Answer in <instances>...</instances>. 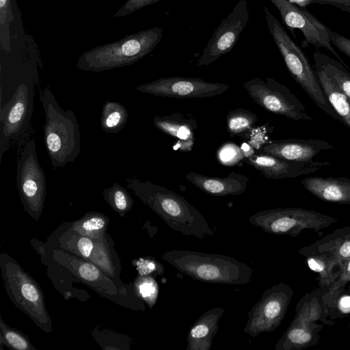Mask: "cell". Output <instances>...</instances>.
I'll list each match as a JSON object with an SVG mask.
<instances>
[{
	"label": "cell",
	"instance_id": "6da1fadb",
	"mask_svg": "<svg viewBox=\"0 0 350 350\" xmlns=\"http://www.w3.org/2000/svg\"><path fill=\"white\" fill-rule=\"evenodd\" d=\"M126 183L128 188L172 230L200 239L214 234L202 214L179 194L165 187L135 177L126 178Z\"/></svg>",
	"mask_w": 350,
	"mask_h": 350
},
{
	"label": "cell",
	"instance_id": "7a4b0ae2",
	"mask_svg": "<svg viewBox=\"0 0 350 350\" xmlns=\"http://www.w3.org/2000/svg\"><path fill=\"white\" fill-rule=\"evenodd\" d=\"M162 258L185 275L203 282L246 284L252 278L250 266L225 255L189 250H171Z\"/></svg>",
	"mask_w": 350,
	"mask_h": 350
},
{
	"label": "cell",
	"instance_id": "3957f363",
	"mask_svg": "<svg viewBox=\"0 0 350 350\" xmlns=\"http://www.w3.org/2000/svg\"><path fill=\"white\" fill-rule=\"evenodd\" d=\"M163 37V29L151 27L117 41L83 52L76 67L88 72H103L133 64L150 53Z\"/></svg>",
	"mask_w": 350,
	"mask_h": 350
},
{
	"label": "cell",
	"instance_id": "277c9868",
	"mask_svg": "<svg viewBox=\"0 0 350 350\" xmlns=\"http://www.w3.org/2000/svg\"><path fill=\"white\" fill-rule=\"evenodd\" d=\"M45 114L44 137L46 151L54 167L73 163L81 148V136L77 117L70 109L64 110L49 88L40 95Z\"/></svg>",
	"mask_w": 350,
	"mask_h": 350
},
{
	"label": "cell",
	"instance_id": "5b68a950",
	"mask_svg": "<svg viewBox=\"0 0 350 350\" xmlns=\"http://www.w3.org/2000/svg\"><path fill=\"white\" fill-rule=\"evenodd\" d=\"M265 20L272 36L291 75L323 112L336 120L340 118L327 101L312 66L302 51L287 33L278 20L264 7Z\"/></svg>",
	"mask_w": 350,
	"mask_h": 350
},
{
	"label": "cell",
	"instance_id": "8992f818",
	"mask_svg": "<svg viewBox=\"0 0 350 350\" xmlns=\"http://www.w3.org/2000/svg\"><path fill=\"white\" fill-rule=\"evenodd\" d=\"M325 293L319 287L299 299L294 319L276 343L275 350H299L318 343L319 332L323 325L334 324L327 319L329 314L323 299Z\"/></svg>",
	"mask_w": 350,
	"mask_h": 350
},
{
	"label": "cell",
	"instance_id": "52a82bcc",
	"mask_svg": "<svg viewBox=\"0 0 350 350\" xmlns=\"http://www.w3.org/2000/svg\"><path fill=\"white\" fill-rule=\"evenodd\" d=\"M1 269L6 292L11 301L43 331H51V320L44 295L36 282L5 254H1Z\"/></svg>",
	"mask_w": 350,
	"mask_h": 350
},
{
	"label": "cell",
	"instance_id": "ba28073f",
	"mask_svg": "<svg viewBox=\"0 0 350 350\" xmlns=\"http://www.w3.org/2000/svg\"><path fill=\"white\" fill-rule=\"evenodd\" d=\"M249 221L268 233L297 237L306 230L317 232L338 219L313 210L290 207L258 211L249 217Z\"/></svg>",
	"mask_w": 350,
	"mask_h": 350
},
{
	"label": "cell",
	"instance_id": "9c48e42d",
	"mask_svg": "<svg viewBox=\"0 0 350 350\" xmlns=\"http://www.w3.org/2000/svg\"><path fill=\"white\" fill-rule=\"evenodd\" d=\"M243 86L252 100L269 112L296 121L312 119L297 97L273 78L254 77L245 81Z\"/></svg>",
	"mask_w": 350,
	"mask_h": 350
},
{
	"label": "cell",
	"instance_id": "30bf717a",
	"mask_svg": "<svg viewBox=\"0 0 350 350\" xmlns=\"http://www.w3.org/2000/svg\"><path fill=\"white\" fill-rule=\"evenodd\" d=\"M16 183L21 202L32 217H39L46 196V178L38 159L33 139L25 145L17 161Z\"/></svg>",
	"mask_w": 350,
	"mask_h": 350
},
{
	"label": "cell",
	"instance_id": "8fae6325",
	"mask_svg": "<svg viewBox=\"0 0 350 350\" xmlns=\"http://www.w3.org/2000/svg\"><path fill=\"white\" fill-rule=\"evenodd\" d=\"M293 295V289L283 282L267 289L248 312L243 332L255 337L276 329L287 312Z\"/></svg>",
	"mask_w": 350,
	"mask_h": 350
},
{
	"label": "cell",
	"instance_id": "7c38bea8",
	"mask_svg": "<svg viewBox=\"0 0 350 350\" xmlns=\"http://www.w3.org/2000/svg\"><path fill=\"white\" fill-rule=\"evenodd\" d=\"M33 81L21 82L13 96L0 109V161L9 142L23 133L33 109Z\"/></svg>",
	"mask_w": 350,
	"mask_h": 350
},
{
	"label": "cell",
	"instance_id": "4fadbf2b",
	"mask_svg": "<svg viewBox=\"0 0 350 350\" xmlns=\"http://www.w3.org/2000/svg\"><path fill=\"white\" fill-rule=\"evenodd\" d=\"M269 1L278 8L283 23L291 30L294 36V29H298L302 32L304 37L302 42L304 47L310 44L316 48H325L349 69L334 49L329 39L328 27L306 9L295 5L289 0Z\"/></svg>",
	"mask_w": 350,
	"mask_h": 350
},
{
	"label": "cell",
	"instance_id": "5bb4252c",
	"mask_svg": "<svg viewBox=\"0 0 350 350\" xmlns=\"http://www.w3.org/2000/svg\"><path fill=\"white\" fill-rule=\"evenodd\" d=\"M250 19L247 0H239L228 16L221 21L204 47L197 66H208L230 52Z\"/></svg>",
	"mask_w": 350,
	"mask_h": 350
},
{
	"label": "cell",
	"instance_id": "9a60e30c",
	"mask_svg": "<svg viewBox=\"0 0 350 350\" xmlns=\"http://www.w3.org/2000/svg\"><path fill=\"white\" fill-rule=\"evenodd\" d=\"M222 83H210L200 78L171 77L140 85L136 90L158 96L178 98L213 97L228 91Z\"/></svg>",
	"mask_w": 350,
	"mask_h": 350
},
{
	"label": "cell",
	"instance_id": "2e32d148",
	"mask_svg": "<svg viewBox=\"0 0 350 350\" xmlns=\"http://www.w3.org/2000/svg\"><path fill=\"white\" fill-rule=\"evenodd\" d=\"M243 161L271 179L293 178L314 173L330 165L328 161L288 160L264 152L247 157Z\"/></svg>",
	"mask_w": 350,
	"mask_h": 350
},
{
	"label": "cell",
	"instance_id": "e0dca14e",
	"mask_svg": "<svg viewBox=\"0 0 350 350\" xmlns=\"http://www.w3.org/2000/svg\"><path fill=\"white\" fill-rule=\"evenodd\" d=\"M329 142L317 139H282L262 146L264 153L288 160L308 161L321 151L334 149Z\"/></svg>",
	"mask_w": 350,
	"mask_h": 350
},
{
	"label": "cell",
	"instance_id": "ac0fdd59",
	"mask_svg": "<svg viewBox=\"0 0 350 350\" xmlns=\"http://www.w3.org/2000/svg\"><path fill=\"white\" fill-rule=\"evenodd\" d=\"M153 124L158 129L176 139L174 150L180 152L191 150L196 141L195 130L198 128L194 118L175 112L171 115L156 116Z\"/></svg>",
	"mask_w": 350,
	"mask_h": 350
},
{
	"label": "cell",
	"instance_id": "d6986e66",
	"mask_svg": "<svg viewBox=\"0 0 350 350\" xmlns=\"http://www.w3.org/2000/svg\"><path fill=\"white\" fill-rule=\"evenodd\" d=\"M186 179L201 191L215 196H237L246 189L250 178L236 172L226 177H213L189 172Z\"/></svg>",
	"mask_w": 350,
	"mask_h": 350
},
{
	"label": "cell",
	"instance_id": "ffe728a7",
	"mask_svg": "<svg viewBox=\"0 0 350 350\" xmlns=\"http://www.w3.org/2000/svg\"><path fill=\"white\" fill-rule=\"evenodd\" d=\"M303 187L317 198L329 202L350 204V178L347 177H307Z\"/></svg>",
	"mask_w": 350,
	"mask_h": 350
},
{
	"label": "cell",
	"instance_id": "44dd1931",
	"mask_svg": "<svg viewBox=\"0 0 350 350\" xmlns=\"http://www.w3.org/2000/svg\"><path fill=\"white\" fill-rule=\"evenodd\" d=\"M299 253L306 256L314 253H327L337 259L342 269L350 259V225L338 228L310 245L304 246Z\"/></svg>",
	"mask_w": 350,
	"mask_h": 350
},
{
	"label": "cell",
	"instance_id": "7402d4cb",
	"mask_svg": "<svg viewBox=\"0 0 350 350\" xmlns=\"http://www.w3.org/2000/svg\"><path fill=\"white\" fill-rule=\"evenodd\" d=\"M224 310L213 308L201 315L190 327L187 334V350H210Z\"/></svg>",
	"mask_w": 350,
	"mask_h": 350
},
{
	"label": "cell",
	"instance_id": "603a6c76",
	"mask_svg": "<svg viewBox=\"0 0 350 350\" xmlns=\"http://www.w3.org/2000/svg\"><path fill=\"white\" fill-rule=\"evenodd\" d=\"M314 68L327 101L340 117L341 122L350 129L349 100L331 76L318 66L314 65Z\"/></svg>",
	"mask_w": 350,
	"mask_h": 350
},
{
	"label": "cell",
	"instance_id": "cb8c5ba5",
	"mask_svg": "<svg viewBox=\"0 0 350 350\" xmlns=\"http://www.w3.org/2000/svg\"><path fill=\"white\" fill-rule=\"evenodd\" d=\"M305 256L309 269L319 274V287L326 292L341 273L337 259L327 253H314Z\"/></svg>",
	"mask_w": 350,
	"mask_h": 350
},
{
	"label": "cell",
	"instance_id": "d4e9b609",
	"mask_svg": "<svg viewBox=\"0 0 350 350\" xmlns=\"http://www.w3.org/2000/svg\"><path fill=\"white\" fill-rule=\"evenodd\" d=\"M314 65L318 66L335 81L350 101V70L340 62L316 49Z\"/></svg>",
	"mask_w": 350,
	"mask_h": 350
},
{
	"label": "cell",
	"instance_id": "484cf974",
	"mask_svg": "<svg viewBox=\"0 0 350 350\" xmlns=\"http://www.w3.org/2000/svg\"><path fill=\"white\" fill-rule=\"evenodd\" d=\"M126 107L116 101H106L103 106L100 126L107 133H116L126 125L128 120Z\"/></svg>",
	"mask_w": 350,
	"mask_h": 350
},
{
	"label": "cell",
	"instance_id": "4316f807",
	"mask_svg": "<svg viewBox=\"0 0 350 350\" xmlns=\"http://www.w3.org/2000/svg\"><path fill=\"white\" fill-rule=\"evenodd\" d=\"M109 218L100 213L90 212L72 224V229L91 239H99L104 235Z\"/></svg>",
	"mask_w": 350,
	"mask_h": 350
},
{
	"label": "cell",
	"instance_id": "83f0119b",
	"mask_svg": "<svg viewBox=\"0 0 350 350\" xmlns=\"http://www.w3.org/2000/svg\"><path fill=\"white\" fill-rule=\"evenodd\" d=\"M257 120L256 113L244 108L231 110L226 116L228 131L230 136L240 135L252 129Z\"/></svg>",
	"mask_w": 350,
	"mask_h": 350
},
{
	"label": "cell",
	"instance_id": "f1b7e54d",
	"mask_svg": "<svg viewBox=\"0 0 350 350\" xmlns=\"http://www.w3.org/2000/svg\"><path fill=\"white\" fill-rule=\"evenodd\" d=\"M103 198L108 204L121 215H124L133 206V200L127 190L119 183H113L103 192Z\"/></svg>",
	"mask_w": 350,
	"mask_h": 350
},
{
	"label": "cell",
	"instance_id": "f546056e",
	"mask_svg": "<svg viewBox=\"0 0 350 350\" xmlns=\"http://www.w3.org/2000/svg\"><path fill=\"white\" fill-rule=\"evenodd\" d=\"M71 234L66 233L61 241L62 247L77 256L88 259L90 258L95 245V239L81 235L71 229Z\"/></svg>",
	"mask_w": 350,
	"mask_h": 350
},
{
	"label": "cell",
	"instance_id": "4dcf8cb0",
	"mask_svg": "<svg viewBox=\"0 0 350 350\" xmlns=\"http://www.w3.org/2000/svg\"><path fill=\"white\" fill-rule=\"evenodd\" d=\"M349 282H350V259L344 263L340 275L323 295V299L329 316L335 308L338 298Z\"/></svg>",
	"mask_w": 350,
	"mask_h": 350
},
{
	"label": "cell",
	"instance_id": "1f68e13d",
	"mask_svg": "<svg viewBox=\"0 0 350 350\" xmlns=\"http://www.w3.org/2000/svg\"><path fill=\"white\" fill-rule=\"evenodd\" d=\"M13 0H0V44L5 53L11 50L10 23L14 21Z\"/></svg>",
	"mask_w": 350,
	"mask_h": 350
},
{
	"label": "cell",
	"instance_id": "d6a6232c",
	"mask_svg": "<svg viewBox=\"0 0 350 350\" xmlns=\"http://www.w3.org/2000/svg\"><path fill=\"white\" fill-rule=\"evenodd\" d=\"M137 295L149 308L155 304L159 293V286L153 276L140 275L135 282Z\"/></svg>",
	"mask_w": 350,
	"mask_h": 350
},
{
	"label": "cell",
	"instance_id": "836d02e7",
	"mask_svg": "<svg viewBox=\"0 0 350 350\" xmlns=\"http://www.w3.org/2000/svg\"><path fill=\"white\" fill-rule=\"evenodd\" d=\"M1 341L10 349L31 350L34 349L29 339L23 334L8 327L1 320Z\"/></svg>",
	"mask_w": 350,
	"mask_h": 350
},
{
	"label": "cell",
	"instance_id": "e575fe53",
	"mask_svg": "<svg viewBox=\"0 0 350 350\" xmlns=\"http://www.w3.org/2000/svg\"><path fill=\"white\" fill-rule=\"evenodd\" d=\"M75 271L77 275L89 284H96L103 279L100 269L92 262L77 260Z\"/></svg>",
	"mask_w": 350,
	"mask_h": 350
},
{
	"label": "cell",
	"instance_id": "d590c367",
	"mask_svg": "<svg viewBox=\"0 0 350 350\" xmlns=\"http://www.w3.org/2000/svg\"><path fill=\"white\" fill-rule=\"evenodd\" d=\"M218 158L224 165H231L243 159L241 149L234 144H225L218 152Z\"/></svg>",
	"mask_w": 350,
	"mask_h": 350
},
{
	"label": "cell",
	"instance_id": "8d00e7d4",
	"mask_svg": "<svg viewBox=\"0 0 350 350\" xmlns=\"http://www.w3.org/2000/svg\"><path fill=\"white\" fill-rule=\"evenodd\" d=\"M140 275H161L164 272L163 266L152 257L142 258L137 262Z\"/></svg>",
	"mask_w": 350,
	"mask_h": 350
},
{
	"label": "cell",
	"instance_id": "74e56055",
	"mask_svg": "<svg viewBox=\"0 0 350 350\" xmlns=\"http://www.w3.org/2000/svg\"><path fill=\"white\" fill-rule=\"evenodd\" d=\"M161 0H127L124 4L115 13V17L128 16L146 6L155 3Z\"/></svg>",
	"mask_w": 350,
	"mask_h": 350
},
{
	"label": "cell",
	"instance_id": "f35d334b",
	"mask_svg": "<svg viewBox=\"0 0 350 350\" xmlns=\"http://www.w3.org/2000/svg\"><path fill=\"white\" fill-rule=\"evenodd\" d=\"M329 39L333 45L350 58V39L328 27Z\"/></svg>",
	"mask_w": 350,
	"mask_h": 350
},
{
	"label": "cell",
	"instance_id": "ab89813d",
	"mask_svg": "<svg viewBox=\"0 0 350 350\" xmlns=\"http://www.w3.org/2000/svg\"><path fill=\"white\" fill-rule=\"evenodd\" d=\"M312 3L333 5L350 14V0H306L304 5H308Z\"/></svg>",
	"mask_w": 350,
	"mask_h": 350
},
{
	"label": "cell",
	"instance_id": "60d3db41",
	"mask_svg": "<svg viewBox=\"0 0 350 350\" xmlns=\"http://www.w3.org/2000/svg\"><path fill=\"white\" fill-rule=\"evenodd\" d=\"M342 314L350 312V295H340L338 298L335 308ZM334 308V309H335Z\"/></svg>",
	"mask_w": 350,
	"mask_h": 350
},
{
	"label": "cell",
	"instance_id": "b9f144b4",
	"mask_svg": "<svg viewBox=\"0 0 350 350\" xmlns=\"http://www.w3.org/2000/svg\"><path fill=\"white\" fill-rule=\"evenodd\" d=\"M347 291V293L350 295V286L348 287Z\"/></svg>",
	"mask_w": 350,
	"mask_h": 350
},
{
	"label": "cell",
	"instance_id": "7bdbcfd3",
	"mask_svg": "<svg viewBox=\"0 0 350 350\" xmlns=\"http://www.w3.org/2000/svg\"><path fill=\"white\" fill-rule=\"evenodd\" d=\"M349 328H350V324L349 325Z\"/></svg>",
	"mask_w": 350,
	"mask_h": 350
}]
</instances>
